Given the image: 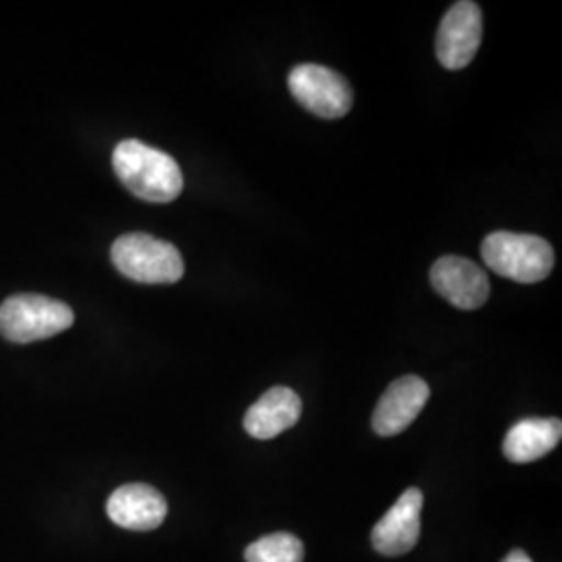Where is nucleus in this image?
<instances>
[{
    "instance_id": "obj_1",
    "label": "nucleus",
    "mask_w": 562,
    "mask_h": 562,
    "mask_svg": "<svg viewBox=\"0 0 562 562\" xmlns=\"http://www.w3.org/2000/svg\"><path fill=\"white\" fill-rule=\"evenodd\" d=\"M113 167L121 183L142 201H176L183 190L180 165L173 157L140 140H123L113 153Z\"/></svg>"
},
{
    "instance_id": "obj_2",
    "label": "nucleus",
    "mask_w": 562,
    "mask_h": 562,
    "mask_svg": "<svg viewBox=\"0 0 562 562\" xmlns=\"http://www.w3.org/2000/svg\"><path fill=\"white\" fill-rule=\"evenodd\" d=\"M485 265L508 280L538 283L554 269V250L540 236L494 232L482 244Z\"/></svg>"
},
{
    "instance_id": "obj_3",
    "label": "nucleus",
    "mask_w": 562,
    "mask_h": 562,
    "mask_svg": "<svg viewBox=\"0 0 562 562\" xmlns=\"http://www.w3.org/2000/svg\"><path fill=\"white\" fill-rule=\"evenodd\" d=\"M71 325L74 311L48 296L18 294L0 304V334L15 344L46 340Z\"/></svg>"
},
{
    "instance_id": "obj_4",
    "label": "nucleus",
    "mask_w": 562,
    "mask_h": 562,
    "mask_svg": "<svg viewBox=\"0 0 562 562\" xmlns=\"http://www.w3.org/2000/svg\"><path fill=\"white\" fill-rule=\"evenodd\" d=\"M111 259L121 276L140 283H176L183 276L180 250L148 234H125L113 244Z\"/></svg>"
},
{
    "instance_id": "obj_5",
    "label": "nucleus",
    "mask_w": 562,
    "mask_h": 562,
    "mask_svg": "<svg viewBox=\"0 0 562 562\" xmlns=\"http://www.w3.org/2000/svg\"><path fill=\"white\" fill-rule=\"evenodd\" d=\"M288 86L306 111L323 120H340L355 102L350 83L338 71L317 63L296 65L288 76Z\"/></svg>"
},
{
    "instance_id": "obj_6",
    "label": "nucleus",
    "mask_w": 562,
    "mask_h": 562,
    "mask_svg": "<svg viewBox=\"0 0 562 562\" xmlns=\"http://www.w3.org/2000/svg\"><path fill=\"white\" fill-rule=\"evenodd\" d=\"M483 18L477 2L462 0L448 9L436 36V57L446 69H464L482 44Z\"/></svg>"
},
{
    "instance_id": "obj_7",
    "label": "nucleus",
    "mask_w": 562,
    "mask_h": 562,
    "mask_svg": "<svg viewBox=\"0 0 562 562\" xmlns=\"http://www.w3.org/2000/svg\"><path fill=\"white\" fill-rule=\"evenodd\" d=\"M434 290L461 311H477L490 299V280L477 262L448 255L431 267Z\"/></svg>"
},
{
    "instance_id": "obj_8",
    "label": "nucleus",
    "mask_w": 562,
    "mask_h": 562,
    "mask_svg": "<svg viewBox=\"0 0 562 562\" xmlns=\"http://www.w3.org/2000/svg\"><path fill=\"white\" fill-rule=\"evenodd\" d=\"M423 492L411 487L402 494L382 521L371 531V543L383 557H402L415 548L422 536Z\"/></svg>"
},
{
    "instance_id": "obj_9",
    "label": "nucleus",
    "mask_w": 562,
    "mask_h": 562,
    "mask_svg": "<svg viewBox=\"0 0 562 562\" xmlns=\"http://www.w3.org/2000/svg\"><path fill=\"white\" fill-rule=\"evenodd\" d=\"M429 401V385L417 375H404L392 383L375 406L373 429L382 438L402 434L411 423L422 415Z\"/></svg>"
},
{
    "instance_id": "obj_10",
    "label": "nucleus",
    "mask_w": 562,
    "mask_h": 562,
    "mask_svg": "<svg viewBox=\"0 0 562 562\" xmlns=\"http://www.w3.org/2000/svg\"><path fill=\"white\" fill-rule=\"evenodd\" d=\"M106 515L123 529L153 531L165 521L167 503L159 490L146 483H127L111 494L106 503Z\"/></svg>"
},
{
    "instance_id": "obj_11",
    "label": "nucleus",
    "mask_w": 562,
    "mask_h": 562,
    "mask_svg": "<svg viewBox=\"0 0 562 562\" xmlns=\"http://www.w3.org/2000/svg\"><path fill=\"white\" fill-rule=\"evenodd\" d=\"M302 415L299 394L290 387H271L255 402L244 417V429L255 440L278 438L290 427H294Z\"/></svg>"
},
{
    "instance_id": "obj_12",
    "label": "nucleus",
    "mask_w": 562,
    "mask_h": 562,
    "mask_svg": "<svg viewBox=\"0 0 562 562\" xmlns=\"http://www.w3.org/2000/svg\"><path fill=\"white\" fill-rule=\"evenodd\" d=\"M562 438L561 419H540L529 417L515 423L503 442L504 457L510 462L525 464V462L540 461L550 454Z\"/></svg>"
},
{
    "instance_id": "obj_13",
    "label": "nucleus",
    "mask_w": 562,
    "mask_h": 562,
    "mask_svg": "<svg viewBox=\"0 0 562 562\" xmlns=\"http://www.w3.org/2000/svg\"><path fill=\"white\" fill-rule=\"evenodd\" d=\"M246 562H304V546L294 533H271L250 543L244 552Z\"/></svg>"
},
{
    "instance_id": "obj_14",
    "label": "nucleus",
    "mask_w": 562,
    "mask_h": 562,
    "mask_svg": "<svg viewBox=\"0 0 562 562\" xmlns=\"http://www.w3.org/2000/svg\"><path fill=\"white\" fill-rule=\"evenodd\" d=\"M503 562H533L522 550H513Z\"/></svg>"
}]
</instances>
